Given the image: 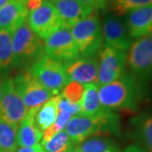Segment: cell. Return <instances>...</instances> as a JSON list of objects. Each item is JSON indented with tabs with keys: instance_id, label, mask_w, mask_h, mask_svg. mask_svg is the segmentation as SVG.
I'll use <instances>...</instances> for the list:
<instances>
[{
	"instance_id": "obj_13",
	"label": "cell",
	"mask_w": 152,
	"mask_h": 152,
	"mask_svg": "<svg viewBox=\"0 0 152 152\" xmlns=\"http://www.w3.org/2000/svg\"><path fill=\"white\" fill-rule=\"evenodd\" d=\"M98 58H79L67 64L64 67L69 82L75 81L82 85L94 84L97 81Z\"/></svg>"
},
{
	"instance_id": "obj_21",
	"label": "cell",
	"mask_w": 152,
	"mask_h": 152,
	"mask_svg": "<svg viewBox=\"0 0 152 152\" xmlns=\"http://www.w3.org/2000/svg\"><path fill=\"white\" fill-rule=\"evenodd\" d=\"M14 68L12 33L0 30V75H7Z\"/></svg>"
},
{
	"instance_id": "obj_9",
	"label": "cell",
	"mask_w": 152,
	"mask_h": 152,
	"mask_svg": "<svg viewBox=\"0 0 152 152\" xmlns=\"http://www.w3.org/2000/svg\"><path fill=\"white\" fill-rule=\"evenodd\" d=\"M46 55L65 65L80 58V52L71 34L70 29L62 28L44 42Z\"/></svg>"
},
{
	"instance_id": "obj_11",
	"label": "cell",
	"mask_w": 152,
	"mask_h": 152,
	"mask_svg": "<svg viewBox=\"0 0 152 152\" xmlns=\"http://www.w3.org/2000/svg\"><path fill=\"white\" fill-rule=\"evenodd\" d=\"M27 21L31 29L41 39H46L64 28L54 4L48 0H44L35 10L30 11Z\"/></svg>"
},
{
	"instance_id": "obj_7",
	"label": "cell",
	"mask_w": 152,
	"mask_h": 152,
	"mask_svg": "<svg viewBox=\"0 0 152 152\" xmlns=\"http://www.w3.org/2000/svg\"><path fill=\"white\" fill-rule=\"evenodd\" d=\"M27 108L17 92L13 78L0 75V118L19 127Z\"/></svg>"
},
{
	"instance_id": "obj_16",
	"label": "cell",
	"mask_w": 152,
	"mask_h": 152,
	"mask_svg": "<svg viewBox=\"0 0 152 152\" xmlns=\"http://www.w3.org/2000/svg\"><path fill=\"white\" fill-rule=\"evenodd\" d=\"M130 134L139 146L146 152H152V113H141L129 122Z\"/></svg>"
},
{
	"instance_id": "obj_8",
	"label": "cell",
	"mask_w": 152,
	"mask_h": 152,
	"mask_svg": "<svg viewBox=\"0 0 152 152\" xmlns=\"http://www.w3.org/2000/svg\"><path fill=\"white\" fill-rule=\"evenodd\" d=\"M28 70L42 86L55 96L58 95L69 83L64 67L61 63L44 55Z\"/></svg>"
},
{
	"instance_id": "obj_38",
	"label": "cell",
	"mask_w": 152,
	"mask_h": 152,
	"mask_svg": "<svg viewBox=\"0 0 152 152\" xmlns=\"http://www.w3.org/2000/svg\"><path fill=\"white\" fill-rule=\"evenodd\" d=\"M0 152H1V151H0Z\"/></svg>"
},
{
	"instance_id": "obj_31",
	"label": "cell",
	"mask_w": 152,
	"mask_h": 152,
	"mask_svg": "<svg viewBox=\"0 0 152 152\" xmlns=\"http://www.w3.org/2000/svg\"><path fill=\"white\" fill-rule=\"evenodd\" d=\"M43 1L44 0H28L26 7H27L29 11L35 10L36 9H37L38 7L42 5Z\"/></svg>"
},
{
	"instance_id": "obj_37",
	"label": "cell",
	"mask_w": 152,
	"mask_h": 152,
	"mask_svg": "<svg viewBox=\"0 0 152 152\" xmlns=\"http://www.w3.org/2000/svg\"><path fill=\"white\" fill-rule=\"evenodd\" d=\"M151 34H152V31H151Z\"/></svg>"
},
{
	"instance_id": "obj_36",
	"label": "cell",
	"mask_w": 152,
	"mask_h": 152,
	"mask_svg": "<svg viewBox=\"0 0 152 152\" xmlns=\"http://www.w3.org/2000/svg\"><path fill=\"white\" fill-rule=\"evenodd\" d=\"M49 2H51V3H54V2H57V1H59V0H48Z\"/></svg>"
},
{
	"instance_id": "obj_35",
	"label": "cell",
	"mask_w": 152,
	"mask_h": 152,
	"mask_svg": "<svg viewBox=\"0 0 152 152\" xmlns=\"http://www.w3.org/2000/svg\"><path fill=\"white\" fill-rule=\"evenodd\" d=\"M68 152H81L80 151V149H79V147L78 146H75V148H73L72 150H70Z\"/></svg>"
},
{
	"instance_id": "obj_3",
	"label": "cell",
	"mask_w": 152,
	"mask_h": 152,
	"mask_svg": "<svg viewBox=\"0 0 152 152\" xmlns=\"http://www.w3.org/2000/svg\"><path fill=\"white\" fill-rule=\"evenodd\" d=\"M12 47L14 68L22 70H28L46 55L44 42L34 33L27 20L12 34Z\"/></svg>"
},
{
	"instance_id": "obj_18",
	"label": "cell",
	"mask_w": 152,
	"mask_h": 152,
	"mask_svg": "<svg viewBox=\"0 0 152 152\" xmlns=\"http://www.w3.org/2000/svg\"><path fill=\"white\" fill-rule=\"evenodd\" d=\"M37 111H28L17 129V145L31 147L42 141L43 132L40 130L35 123V115Z\"/></svg>"
},
{
	"instance_id": "obj_25",
	"label": "cell",
	"mask_w": 152,
	"mask_h": 152,
	"mask_svg": "<svg viewBox=\"0 0 152 152\" xmlns=\"http://www.w3.org/2000/svg\"><path fill=\"white\" fill-rule=\"evenodd\" d=\"M41 145L44 152H68L76 146L65 130L60 131Z\"/></svg>"
},
{
	"instance_id": "obj_15",
	"label": "cell",
	"mask_w": 152,
	"mask_h": 152,
	"mask_svg": "<svg viewBox=\"0 0 152 152\" xmlns=\"http://www.w3.org/2000/svg\"><path fill=\"white\" fill-rule=\"evenodd\" d=\"M125 16V26L133 40L151 32L152 4L130 11Z\"/></svg>"
},
{
	"instance_id": "obj_24",
	"label": "cell",
	"mask_w": 152,
	"mask_h": 152,
	"mask_svg": "<svg viewBox=\"0 0 152 152\" xmlns=\"http://www.w3.org/2000/svg\"><path fill=\"white\" fill-rule=\"evenodd\" d=\"M18 127L0 118V151L1 152H14L17 149Z\"/></svg>"
},
{
	"instance_id": "obj_6",
	"label": "cell",
	"mask_w": 152,
	"mask_h": 152,
	"mask_svg": "<svg viewBox=\"0 0 152 152\" xmlns=\"http://www.w3.org/2000/svg\"><path fill=\"white\" fill-rule=\"evenodd\" d=\"M17 92L28 111H37L55 95L42 86L29 70H23L13 78Z\"/></svg>"
},
{
	"instance_id": "obj_17",
	"label": "cell",
	"mask_w": 152,
	"mask_h": 152,
	"mask_svg": "<svg viewBox=\"0 0 152 152\" xmlns=\"http://www.w3.org/2000/svg\"><path fill=\"white\" fill-rule=\"evenodd\" d=\"M29 13L30 11L26 6L11 0L0 8V30H5L13 34L27 20Z\"/></svg>"
},
{
	"instance_id": "obj_2",
	"label": "cell",
	"mask_w": 152,
	"mask_h": 152,
	"mask_svg": "<svg viewBox=\"0 0 152 152\" xmlns=\"http://www.w3.org/2000/svg\"><path fill=\"white\" fill-rule=\"evenodd\" d=\"M64 129L77 145L92 136L119 135L120 118L116 112L108 110L95 116L76 115L71 118Z\"/></svg>"
},
{
	"instance_id": "obj_23",
	"label": "cell",
	"mask_w": 152,
	"mask_h": 152,
	"mask_svg": "<svg viewBox=\"0 0 152 152\" xmlns=\"http://www.w3.org/2000/svg\"><path fill=\"white\" fill-rule=\"evenodd\" d=\"M81 152H121L117 143L104 136H92L78 145Z\"/></svg>"
},
{
	"instance_id": "obj_27",
	"label": "cell",
	"mask_w": 152,
	"mask_h": 152,
	"mask_svg": "<svg viewBox=\"0 0 152 152\" xmlns=\"http://www.w3.org/2000/svg\"><path fill=\"white\" fill-rule=\"evenodd\" d=\"M72 117L73 116H71L69 113L58 109V118L55 121L54 124L52 125L49 129H48L45 132H43V136H42L41 143L48 141L56 134L59 133L60 131L64 130L65 129L68 122L71 119Z\"/></svg>"
},
{
	"instance_id": "obj_29",
	"label": "cell",
	"mask_w": 152,
	"mask_h": 152,
	"mask_svg": "<svg viewBox=\"0 0 152 152\" xmlns=\"http://www.w3.org/2000/svg\"><path fill=\"white\" fill-rule=\"evenodd\" d=\"M83 4L91 7L95 11L99 12L100 10H105V3L104 0H78Z\"/></svg>"
},
{
	"instance_id": "obj_30",
	"label": "cell",
	"mask_w": 152,
	"mask_h": 152,
	"mask_svg": "<svg viewBox=\"0 0 152 152\" xmlns=\"http://www.w3.org/2000/svg\"><path fill=\"white\" fill-rule=\"evenodd\" d=\"M14 152H44L43 149L40 144L31 147H20Z\"/></svg>"
},
{
	"instance_id": "obj_12",
	"label": "cell",
	"mask_w": 152,
	"mask_h": 152,
	"mask_svg": "<svg viewBox=\"0 0 152 152\" xmlns=\"http://www.w3.org/2000/svg\"><path fill=\"white\" fill-rule=\"evenodd\" d=\"M104 45L112 48L128 52L134 40L130 37L124 22L119 17L106 14L102 23Z\"/></svg>"
},
{
	"instance_id": "obj_33",
	"label": "cell",
	"mask_w": 152,
	"mask_h": 152,
	"mask_svg": "<svg viewBox=\"0 0 152 152\" xmlns=\"http://www.w3.org/2000/svg\"><path fill=\"white\" fill-rule=\"evenodd\" d=\"M11 0H0V8H2L3 6L7 4L8 3H10Z\"/></svg>"
},
{
	"instance_id": "obj_10",
	"label": "cell",
	"mask_w": 152,
	"mask_h": 152,
	"mask_svg": "<svg viewBox=\"0 0 152 152\" xmlns=\"http://www.w3.org/2000/svg\"><path fill=\"white\" fill-rule=\"evenodd\" d=\"M127 53L112 48L104 45L99 54L96 85L102 86L112 83L126 71Z\"/></svg>"
},
{
	"instance_id": "obj_4",
	"label": "cell",
	"mask_w": 152,
	"mask_h": 152,
	"mask_svg": "<svg viewBox=\"0 0 152 152\" xmlns=\"http://www.w3.org/2000/svg\"><path fill=\"white\" fill-rule=\"evenodd\" d=\"M70 31L81 58H99L104 41L98 12L77 23L70 28Z\"/></svg>"
},
{
	"instance_id": "obj_20",
	"label": "cell",
	"mask_w": 152,
	"mask_h": 152,
	"mask_svg": "<svg viewBox=\"0 0 152 152\" xmlns=\"http://www.w3.org/2000/svg\"><path fill=\"white\" fill-rule=\"evenodd\" d=\"M86 90L80 102V113L83 116H95L102 113L105 109L102 107L99 94L98 86L94 84L85 85Z\"/></svg>"
},
{
	"instance_id": "obj_1",
	"label": "cell",
	"mask_w": 152,
	"mask_h": 152,
	"mask_svg": "<svg viewBox=\"0 0 152 152\" xmlns=\"http://www.w3.org/2000/svg\"><path fill=\"white\" fill-rule=\"evenodd\" d=\"M100 102L105 110L136 113L145 96V86L126 70L118 79L98 86Z\"/></svg>"
},
{
	"instance_id": "obj_22",
	"label": "cell",
	"mask_w": 152,
	"mask_h": 152,
	"mask_svg": "<svg viewBox=\"0 0 152 152\" xmlns=\"http://www.w3.org/2000/svg\"><path fill=\"white\" fill-rule=\"evenodd\" d=\"M104 12L119 17L125 16L135 9L151 4L152 0H104Z\"/></svg>"
},
{
	"instance_id": "obj_5",
	"label": "cell",
	"mask_w": 152,
	"mask_h": 152,
	"mask_svg": "<svg viewBox=\"0 0 152 152\" xmlns=\"http://www.w3.org/2000/svg\"><path fill=\"white\" fill-rule=\"evenodd\" d=\"M129 72L144 84L152 80V34L134 40L127 52Z\"/></svg>"
},
{
	"instance_id": "obj_26",
	"label": "cell",
	"mask_w": 152,
	"mask_h": 152,
	"mask_svg": "<svg viewBox=\"0 0 152 152\" xmlns=\"http://www.w3.org/2000/svg\"><path fill=\"white\" fill-rule=\"evenodd\" d=\"M86 86L80 83L75 81L69 82L62 90V96L73 103H80Z\"/></svg>"
},
{
	"instance_id": "obj_19",
	"label": "cell",
	"mask_w": 152,
	"mask_h": 152,
	"mask_svg": "<svg viewBox=\"0 0 152 152\" xmlns=\"http://www.w3.org/2000/svg\"><path fill=\"white\" fill-rule=\"evenodd\" d=\"M58 100L59 94L48 100L36 113L35 123L42 132H45L54 124L58 115Z\"/></svg>"
},
{
	"instance_id": "obj_28",
	"label": "cell",
	"mask_w": 152,
	"mask_h": 152,
	"mask_svg": "<svg viewBox=\"0 0 152 152\" xmlns=\"http://www.w3.org/2000/svg\"><path fill=\"white\" fill-rule=\"evenodd\" d=\"M58 109L64 111L69 113L71 116L80 115V103H73L66 100L65 98L59 94V100H58Z\"/></svg>"
},
{
	"instance_id": "obj_14",
	"label": "cell",
	"mask_w": 152,
	"mask_h": 152,
	"mask_svg": "<svg viewBox=\"0 0 152 152\" xmlns=\"http://www.w3.org/2000/svg\"><path fill=\"white\" fill-rule=\"evenodd\" d=\"M53 4L58 11L63 27L66 29H70L96 12L78 0H59Z\"/></svg>"
},
{
	"instance_id": "obj_32",
	"label": "cell",
	"mask_w": 152,
	"mask_h": 152,
	"mask_svg": "<svg viewBox=\"0 0 152 152\" xmlns=\"http://www.w3.org/2000/svg\"><path fill=\"white\" fill-rule=\"evenodd\" d=\"M124 152H146L137 145H131L128 146Z\"/></svg>"
},
{
	"instance_id": "obj_34",
	"label": "cell",
	"mask_w": 152,
	"mask_h": 152,
	"mask_svg": "<svg viewBox=\"0 0 152 152\" xmlns=\"http://www.w3.org/2000/svg\"><path fill=\"white\" fill-rule=\"evenodd\" d=\"M14 1H16V2H19V3H20V4H23L24 5L26 6L28 3V0H14Z\"/></svg>"
}]
</instances>
